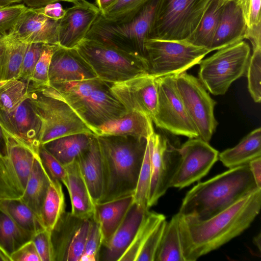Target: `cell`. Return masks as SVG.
Here are the masks:
<instances>
[{"mask_svg": "<svg viewBox=\"0 0 261 261\" xmlns=\"http://www.w3.org/2000/svg\"><path fill=\"white\" fill-rule=\"evenodd\" d=\"M240 8L247 28L261 24V0H234Z\"/></svg>", "mask_w": 261, "mask_h": 261, "instance_id": "cell-48", "label": "cell"}, {"mask_svg": "<svg viewBox=\"0 0 261 261\" xmlns=\"http://www.w3.org/2000/svg\"><path fill=\"white\" fill-rule=\"evenodd\" d=\"M211 0H161L148 39L184 41L195 31Z\"/></svg>", "mask_w": 261, "mask_h": 261, "instance_id": "cell-8", "label": "cell"}, {"mask_svg": "<svg viewBox=\"0 0 261 261\" xmlns=\"http://www.w3.org/2000/svg\"><path fill=\"white\" fill-rule=\"evenodd\" d=\"M161 1L146 0L134 12L116 21H107L99 14L86 38L114 45L146 59L145 42Z\"/></svg>", "mask_w": 261, "mask_h": 261, "instance_id": "cell-5", "label": "cell"}, {"mask_svg": "<svg viewBox=\"0 0 261 261\" xmlns=\"http://www.w3.org/2000/svg\"><path fill=\"white\" fill-rule=\"evenodd\" d=\"M97 77L76 48L58 45L50 61L48 79L53 83L80 81Z\"/></svg>", "mask_w": 261, "mask_h": 261, "instance_id": "cell-21", "label": "cell"}, {"mask_svg": "<svg viewBox=\"0 0 261 261\" xmlns=\"http://www.w3.org/2000/svg\"><path fill=\"white\" fill-rule=\"evenodd\" d=\"M116 0H95V5L98 8L100 13L103 12Z\"/></svg>", "mask_w": 261, "mask_h": 261, "instance_id": "cell-56", "label": "cell"}, {"mask_svg": "<svg viewBox=\"0 0 261 261\" xmlns=\"http://www.w3.org/2000/svg\"><path fill=\"white\" fill-rule=\"evenodd\" d=\"M257 188L248 164L229 169L189 190L178 214L204 220Z\"/></svg>", "mask_w": 261, "mask_h": 261, "instance_id": "cell-3", "label": "cell"}, {"mask_svg": "<svg viewBox=\"0 0 261 261\" xmlns=\"http://www.w3.org/2000/svg\"><path fill=\"white\" fill-rule=\"evenodd\" d=\"M65 167L67 178L64 186L69 194L71 213L81 218L91 217L94 215L95 204L76 161Z\"/></svg>", "mask_w": 261, "mask_h": 261, "instance_id": "cell-27", "label": "cell"}, {"mask_svg": "<svg viewBox=\"0 0 261 261\" xmlns=\"http://www.w3.org/2000/svg\"><path fill=\"white\" fill-rule=\"evenodd\" d=\"M248 166L257 188H261V156L251 161Z\"/></svg>", "mask_w": 261, "mask_h": 261, "instance_id": "cell-53", "label": "cell"}, {"mask_svg": "<svg viewBox=\"0 0 261 261\" xmlns=\"http://www.w3.org/2000/svg\"><path fill=\"white\" fill-rule=\"evenodd\" d=\"M261 156V128L258 127L244 137L235 146L218 154V159L229 169L248 165Z\"/></svg>", "mask_w": 261, "mask_h": 261, "instance_id": "cell-28", "label": "cell"}, {"mask_svg": "<svg viewBox=\"0 0 261 261\" xmlns=\"http://www.w3.org/2000/svg\"><path fill=\"white\" fill-rule=\"evenodd\" d=\"M149 209L134 202L109 242L101 246L98 260L119 261L133 240Z\"/></svg>", "mask_w": 261, "mask_h": 261, "instance_id": "cell-22", "label": "cell"}, {"mask_svg": "<svg viewBox=\"0 0 261 261\" xmlns=\"http://www.w3.org/2000/svg\"><path fill=\"white\" fill-rule=\"evenodd\" d=\"M100 14L95 4L79 0L66 9L59 20L58 45L67 48H75L86 37Z\"/></svg>", "mask_w": 261, "mask_h": 261, "instance_id": "cell-19", "label": "cell"}, {"mask_svg": "<svg viewBox=\"0 0 261 261\" xmlns=\"http://www.w3.org/2000/svg\"><path fill=\"white\" fill-rule=\"evenodd\" d=\"M175 75L156 77L158 104L152 119L156 127L175 135L198 137L176 88Z\"/></svg>", "mask_w": 261, "mask_h": 261, "instance_id": "cell-11", "label": "cell"}, {"mask_svg": "<svg viewBox=\"0 0 261 261\" xmlns=\"http://www.w3.org/2000/svg\"><path fill=\"white\" fill-rule=\"evenodd\" d=\"M224 3L221 0H211L198 27L184 42L204 48L211 52L210 48Z\"/></svg>", "mask_w": 261, "mask_h": 261, "instance_id": "cell-32", "label": "cell"}, {"mask_svg": "<svg viewBox=\"0 0 261 261\" xmlns=\"http://www.w3.org/2000/svg\"><path fill=\"white\" fill-rule=\"evenodd\" d=\"M4 132L8 154L5 157H0V199H19L25 190L35 156L38 153Z\"/></svg>", "mask_w": 261, "mask_h": 261, "instance_id": "cell-13", "label": "cell"}, {"mask_svg": "<svg viewBox=\"0 0 261 261\" xmlns=\"http://www.w3.org/2000/svg\"><path fill=\"white\" fill-rule=\"evenodd\" d=\"M178 93L198 134V137L208 142L218 122L214 111L216 102L197 77L186 71L175 75Z\"/></svg>", "mask_w": 261, "mask_h": 261, "instance_id": "cell-12", "label": "cell"}, {"mask_svg": "<svg viewBox=\"0 0 261 261\" xmlns=\"http://www.w3.org/2000/svg\"><path fill=\"white\" fill-rule=\"evenodd\" d=\"M33 10L36 13L49 19L59 20L65 15L66 9H63L59 3L55 2Z\"/></svg>", "mask_w": 261, "mask_h": 261, "instance_id": "cell-51", "label": "cell"}, {"mask_svg": "<svg viewBox=\"0 0 261 261\" xmlns=\"http://www.w3.org/2000/svg\"><path fill=\"white\" fill-rule=\"evenodd\" d=\"M90 218L79 217L71 212L63 213L50 231L54 261L80 260Z\"/></svg>", "mask_w": 261, "mask_h": 261, "instance_id": "cell-16", "label": "cell"}, {"mask_svg": "<svg viewBox=\"0 0 261 261\" xmlns=\"http://www.w3.org/2000/svg\"><path fill=\"white\" fill-rule=\"evenodd\" d=\"M32 241L34 244L41 261H54L50 230L44 229L38 231L33 234Z\"/></svg>", "mask_w": 261, "mask_h": 261, "instance_id": "cell-49", "label": "cell"}, {"mask_svg": "<svg viewBox=\"0 0 261 261\" xmlns=\"http://www.w3.org/2000/svg\"><path fill=\"white\" fill-rule=\"evenodd\" d=\"M260 207L261 188H257L204 220L178 214L185 261L196 260L241 234L250 226Z\"/></svg>", "mask_w": 261, "mask_h": 261, "instance_id": "cell-1", "label": "cell"}, {"mask_svg": "<svg viewBox=\"0 0 261 261\" xmlns=\"http://www.w3.org/2000/svg\"><path fill=\"white\" fill-rule=\"evenodd\" d=\"M29 83L18 79L0 80V111L9 113L29 96Z\"/></svg>", "mask_w": 261, "mask_h": 261, "instance_id": "cell-37", "label": "cell"}, {"mask_svg": "<svg viewBox=\"0 0 261 261\" xmlns=\"http://www.w3.org/2000/svg\"><path fill=\"white\" fill-rule=\"evenodd\" d=\"M93 136L86 133L74 134L61 137L41 145L66 166L74 162L88 147Z\"/></svg>", "mask_w": 261, "mask_h": 261, "instance_id": "cell-31", "label": "cell"}, {"mask_svg": "<svg viewBox=\"0 0 261 261\" xmlns=\"http://www.w3.org/2000/svg\"><path fill=\"white\" fill-rule=\"evenodd\" d=\"M102 243V238L99 225L93 215L90 218V227L80 261H98Z\"/></svg>", "mask_w": 261, "mask_h": 261, "instance_id": "cell-42", "label": "cell"}, {"mask_svg": "<svg viewBox=\"0 0 261 261\" xmlns=\"http://www.w3.org/2000/svg\"><path fill=\"white\" fill-rule=\"evenodd\" d=\"M28 46L8 32L0 35V80L17 79Z\"/></svg>", "mask_w": 261, "mask_h": 261, "instance_id": "cell-29", "label": "cell"}, {"mask_svg": "<svg viewBox=\"0 0 261 261\" xmlns=\"http://www.w3.org/2000/svg\"><path fill=\"white\" fill-rule=\"evenodd\" d=\"M75 48L103 81L114 83L148 73L146 59L114 45L85 38Z\"/></svg>", "mask_w": 261, "mask_h": 261, "instance_id": "cell-6", "label": "cell"}, {"mask_svg": "<svg viewBox=\"0 0 261 261\" xmlns=\"http://www.w3.org/2000/svg\"><path fill=\"white\" fill-rule=\"evenodd\" d=\"M153 132L150 118L140 112H129L99 126L96 136H130L147 139Z\"/></svg>", "mask_w": 261, "mask_h": 261, "instance_id": "cell-26", "label": "cell"}, {"mask_svg": "<svg viewBox=\"0 0 261 261\" xmlns=\"http://www.w3.org/2000/svg\"><path fill=\"white\" fill-rule=\"evenodd\" d=\"M146 0H116L103 12L100 13L105 20H118L138 9Z\"/></svg>", "mask_w": 261, "mask_h": 261, "instance_id": "cell-43", "label": "cell"}, {"mask_svg": "<svg viewBox=\"0 0 261 261\" xmlns=\"http://www.w3.org/2000/svg\"><path fill=\"white\" fill-rule=\"evenodd\" d=\"M11 261H41L34 243H25L10 255Z\"/></svg>", "mask_w": 261, "mask_h": 261, "instance_id": "cell-50", "label": "cell"}, {"mask_svg": "<svg viewBox=\"0 0 261 261\" xmlns=\"http://www.w3.org/2000/svg\"><path fill=\"white\" fill-rule=\"evenodd\" d=\"M58 45L44 44L30 81V86L39 89L49 85L48 72L53 54Z\"/></svg>", "mask_w": 261, "mask_h": 261, "instance_id": "cell-40", "label": "cell"}, {"mask_svg": "<svg viewBox=\"0 0 261 261\" xmlns=\"http://www.w3.org/2000/svg\"><path fill=\"white\" fill-rule=\"evenodd\" d=\"M0 261H11L10 257L0 249Z\"/></svg>", "mask_w": 261, "mask_h": 261, "instance_id": "cell-59", "label": "cell"}, {"mask_svg": "<svg viewBox=\"0 0 261 261\" xmlns=\"http://www.w3.org/2000/svg\"><path fill=\"white\" fill-rule=\"evenodd\" d=\"M178 213L166 223L154 261H185L179 230Z\"/></svg>", "mask_w": 261, "mask_h": 261, "instance_id": "cell-34", "label": "cell"}, {"mask_svg": "<svg viewBox=\"0 0 261 261\" xmlns=\"http://www.w3.org/2000/svg\"><path fill=\"white\" fill-rule=\"evenodd\" d=\"M29 96L41 120V144L74 134L94 135L61 95L50 86L39 89L30 86Z\"/></svg>", "mask_w": 261, "mask_h": 261, "instance_id": "cell-7", "label": "cell"}, {"mask_svg": "<svg viewBox=\"0 0 261 261\" xmlns=\"http://www.w3.org/2000/svg\"><path fill=\"white\" fill-rule=\"evenodd\" d=\"M254 244L257 247V249L260 252L261 251V234L259 232L257 236H255L253 239Z\"/></svg>", "mask_w": 261, "mask_h": 261, "instance_id": "cell-58", "label": "cell"}, {"mask_svg": "<svg viewBox=\"0 0 261 261\" xmlns=\"http://www.w3.org/2000/svg\"><path fill=\"white\" fill-rule=\"evenodd\" d=\"M245 39L251 41L253 48L261 47V24L246 28Z\"/></svg>", "mask_w": 261, "mask_h": 261, "instance_id": "cell-52", "label": "cell"}, {"mask_svg": "<svg viewBox=\"0 0 261 261\" xmlns=\"http://www.w3.org/2000/svg\"><path fill=\"white\" fill-rule=\"evenodd\" d=\"M96 137L103 172V194L98 203L134 195L147 139L130 136Z\"/></svg>", "mask_w": 261, "mask_h": 261, "instance_id": "cell-2", "label": "cell"}, {"mask_svg": "<svg viewBox=\"0 0 261 261\" xmlns=\"http://www.w3.org/2000/svg\"><path fill=\"white\" fill-rule=\"evenodd\" d=\"M64 212L65 202L61 182L51 179L41 211L45 228L51 231Z\"/></svg>", "mask_w": 261, "mask_h": 261, "instance_id": "cell-35", "label": "cell"}, {"mask_svg": "<svg viewBox=\"0 0 261 261\" xmlns=\"http://www.w3.org/2000/svg\"><path fill=\"white\" fill-rule=\"evenodd\" d=\"M27 9L23 4L0 7V35L8 32Z\"/></svg>", "mask_w": 261, "mask_h": 261, "instance_id": "cell-47", "label": "cell"}, {"mask_svg": "<svg viewBox=\"0 0 261 261\" xmlns=\"http://www.w3.org/2000/svg\"><path fill=\"white\" fill-rule=\"evenodd\" d=\"M59 1H61V0H23L22 4L28 8L33 10L39 9L49 4Z\"/></svg>", "mask_w": 261, "mask_h": 261, "instance_id": "cell-54", "label": "cell"}, {"mask_svg": "<svg viewBox=\"0 0 261 261\" xmlns=\"http://www.w3.org/2000/svg\"><path fill=\"white\" fill-rule=\"evenodd\" d=\"M151 162L148 142L137 184L134 194V202L144 208L147 207L148 197L151 180Z\"/></svg>", "mask_w": 261, "mask_h": 261, "instance_id": "cell-41", "label": "cell"}, {"mask_svg": "<svg viewBox=\"0 0 261 261\" xmlns=\"http://www.w3.org/2000/svg\"><path fill=\"white\" fill-rule=\"evenodd\" d=\"M23 0H0V7H4L14 4H21Z\"/></svg>", "mask_w": 261, "mask_h": 261, "instance_id": "cell-57", "label": "cell"}, {"mask_svg": "<svg viewBox=\"0 0 261 261\" xmlns=\"http://www.w3.org/2000/svg\"><path fill=\"white\" fill-rule=\"evenodd\" d=\"M33 236L0 208V249L7 255L10 257L12 253L31 240Z\"/></svg>", "mask_w": 261, "mask_h": 261, "instance_id": "cell-36", "label": "cell"}, {"mask_svg": "<svg viewBox=\"0 0 261 261\" xmlns=\"http://www.w3.org/2000/svg\"><path fill=\"white\" fill-rule=\"evenodd\" d=\"M5 130L35 153H38L41 122L29 96L9 113L0 111Z\"/></svg>", "mask_w": 261, "mask_h": 261, "instance_id": "cell-18", "label": "cell"}, {"mask_svg": "<svg viewBox=\"0 0 261 261\" xmlns=\"http://www.w3.org/2000/svg\"><path fill=\"white\" fill-rule=\"evenodd\" d=\"M246 73L249 93L255 102L259 103L261 100V47L253 48Z\"/></svg>", "mask_w": 261, "mask_h": 261, "instance_id": "cell-39", "label": "cell"}, {"mask_svg": "<svg viewBox=\"0 0 261 261\" xmlns=\"http://www.w3.org/2000/svg\"><path fill=\"white\" fill-rule=\"evenodd\" d=\"M222 1V2H223L224 3H225L227 1H231V0H221Z\"/></svg>", "mask_w": 261, "mask_h": 261, "instance_id": "cell-61", "label": "cell"}, {"mask_svg": "<svg viewBox=\"0 0 261 261\" xmlns=\"http://www.w3.org/2000/svg\"><path fill=\"white\" fill-rule=\"evenodd\" d=\"M151 162V180L147 207L156 205L170 188V183L179 162V147L153 132L147 138Z\"/></svg>", "mask_w": 261, "mask_h": 261, "instance_id": "cell-14", "label": "cell"}, {"mask_svg": "<svg viewBox=\"0 0 261 261\" xmlns=\"http://www.w3.org/2000/svg\"><path fill=\"white\" fill-rule=\"evenodd\" d=\"M250 55V47L243 40L218 49L200 61L198 79L212 94L224 95L246 73Z\"/></svg>", "mask_w": 261, "mask_h": 261, "instance_id": "cell-9", "label": "cell"}, {"mask_svg": "<svg viewBox=\"0 0 261 261\" xmlns=\"http://www.w3.org/2000/svg\"><path fill=\"white\" fill-rule=\"evenodd\" d=\"M166 223V218L164 219L154 228L141 248L136 261H154Z\"/></svg>", "mask_w": 261, "mask_h": 261, "instance_id": "cell-44", "label": "cell"}, {"mask_svg": "<svg viewBox=\"0 0 261 261\" xmlns=\"http://www.w3.org/2000/svg\"><path fill=\"white\" fill-rule=\"evenodd\" d=\"M153 75L146 73L112 83L111 90L127 112H138L152 119L158 104V88Z\"/></svg>", "mask_w": 261, "mask_h": 261, "instance_id": "cell-17", "label": "cell"}, {"mask_svg": "<svg viewBox=\"0 0 261 261\" xmlns=\"http://www.w3.org/2000/svg\"><path fill=\"white\" fill-rule=\"evenodd\" d=\"M148 73L155 77L186 71L210 51L184 41L147 39L145 42Z\"/></svg>", "mask_w": 261, "mask_h": 261, "instance_id": "cell-10", "label": "cell"}, {"mask_svg": "<svg viewBox=\"0 0 261 261\" xmlns=\"http://www.w3.org/2000/svg\"><path fill=\"white\" fill-rule=\"evenodd\" d=\"M51 179L44 168L38 154L34 159L21 199L41 219V211Z\"/></svg>", "mask_w": 261, "mask_h": 261, "instance_id": "cell-30", "label": "cell"}, {"mask_svg": "<svg viewBox=\"0 0 261 261\" xmlns=\"http://www.w3.org/2000/svg\"><path fill=\"white\" fill-rule=\"evenodd\" d=\"M44 44L42 43L28 44L17 79L30 83L34 69L40 58Z\"/></svg>", "mask_w": 261, "mask_h": 261, "instance_id": "cell-46", "label": "cell"}, {"mask_svg": "<svg viewBox=\"0 0 261 261\" xmlns=\"http://www.w3.org/2000/svg\"><path fill=\"white\" fill-rule=\"evenodd\" d=\"M79 1V0H61V1L71 3L72 4H74V3H76Z\"/></svg>", "mask_w": 261, "mask_h": 261, "instance_id": "cell-60", "label": "cell"}, {"mask_svg": "<svg viewBox=\"0 0 261 261\" xmlns=\"http://www.w3.org/2000/svg\"><path fill=\"white\" fill-rule=\"evenodd\" d=\"M165 219L164 215L148 211L143 219L130 246L119 261H136L149 236L159 222Z\"/></svg>", "mask_w": 261, "mask_h": 261, "instance_id": "cell-38", "label": "cell"}, {"mask_svg": "<svg viewBox=\"0 0 261 261\" xmlns=\"http://www.w3.org/2000/svg\"><path fill=\"white\" fill-rule=\"evenodd\" d=\"M58 30L59 20L49 19L28 8L8 33L28 44L59 45Z\"/></svg>", "mask_w": 261, "mask_h": 261, "instance_id": "cell-20", "label": "cell"}, {"mask_svg": "<svg viewBox=\"0 0 261 261\" xmlns=\"http://www.w3.org/2000/svg\"><path fill=\"white\" fill-rule=\"evenodd\" d=\"M112 83L98 77L49 83L96 135L97 128L127 111L111 90Z\"/></svg>", "mask_w": 261, "mask_h": 261, "instance_id": "cell-4", "label": "cell"}, {"mask_svg": "<svg viewBox=\"0 0 261 261\" xmlns=\"http://www.w3.org/2000/svg\"><path fill=\"white\" fill-rule=\"evenodd\" d=\"M94 204L101 199L103 190V172L99 146L93 135L88 147L75 159Z\"/></svg>", "mask_w": 261, "mask_h": 261, "instance_id": "cell-24", "label": "cell"}, {"mask_svg": "<svg viewBox=\"0 0 261 261\" xmlns=\"http://www.w3.org/2000/svg\"><path fill=\"white\" fill-rule=\"evenodd\" d=\"M38 155L42 165L51 179L59 181L64 185L67 173L65 167L40 145Z\"/></svg>", "mask_w": 261, "mask_h": 261, "instance_id": "cell-45", "label": "cell"}, {"mask_svg": "<svg viewBox=\"0 0 261 261\" xmlns=\"http://www.w3.org/2000/svg\"><path fill=\"white\" fill-rule=\"evenodd\" d=\"M247 26L242 11L234 0L222 6L211 52L245 39Z\"/></svg>", "mask_w": 261, "mask_h": 261, "instance_id": "cell-23", "label": "cell"}, {"mask_svg": "<svg viewBox=\"0 0 261 261\" xmlns=\"http://www.w3.org/2000/svg\"><path fill=\"white\" fill-rule=\"evenodd\" d=\"M134 202V195L95 204L94 217L101 230L102 245H106L121 224Z\"/></svg>", "mask_w": 261, "mask_h": 261, "instance_id": "cell-25", "label": "cell"}, {"mask_svg": "<svg viewBox=\"0 0 261 261\" xmlns=\"http://www.w3.org/2000/svg\"><path fill=\"white\" fill-rule=\"evenodd\" d=\"M178 152L180 158L170 188L182 189L200 180L218 160V151L199 137L189 138Z\"/></svg>", "mask_w": 261, "mask_h": 261, "instance_id": "cell-15", "label": "cell"}, {"mask_svg": "<svg viewBox=\"0 0 261 261\" xmlns=\"http://www.w3.org/2000/svg\"><path fill=\"white\" fill-rule=\"evenodd\" d=\"M0 208L33 235L45 229L40 218L20 198L0 199Z\"/></svg>", "mask_w": 261, "mask_h": 261, "instance_id": "cell-33", "label": "cell"}, {"mask_svg": "<svg viewBox=\"0 0 261 261\" xmlns=\"http://www.w3.org/2000/svg\"><path fill=\"white\" fill-rule=\"evenodd\" d=\"M8 154V145L6 134L0 120V157H5Z\"/></svg>", "mask_w": 261, "mask_h": 261, "instance_id": "cell-55", "label": "cell"}]
</instances>
